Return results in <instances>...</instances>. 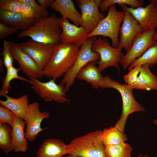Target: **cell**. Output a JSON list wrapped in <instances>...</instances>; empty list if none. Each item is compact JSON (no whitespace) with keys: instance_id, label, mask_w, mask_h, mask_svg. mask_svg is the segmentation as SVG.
I'll return each instance as SVG.
<instances>
[{"instance_id":"obj_1","label":"cell","mask_w":157,"mask_h":157,"mask_svg":"<svg viewBox=\"0 0 157 157\" xmlns=\"http://www.w3.org/2000/svg\"><path fill=\"white\" fill-rule=\"evenodd\" d=\"M79 50L73 44L61 43L54 47L52 57L43 71L44 76L56 80L63 76L74 65Z\"/></svg>"},{"instance_id":"obj_2","label":"cell","mask_w":157,"mask_h":157,"mask_svg":"<svg viewBox=\"0 0 157 157\" xmlns=\"http://www.w3.org/2000/svg\"><path fill=\"white\" fill-rule=\"evenodd\" d=\"M62 28L55 13L36 22L31 27L19 33V38L30 37L33 40L53 47L61 43L59 36Z\"/></svg>"},{"instance_id":"obj_3","label":"cell","mask_w":157,"mask_h":157,"mask_svg":"<svg viewBox=\"0 0 157 157\" xmlns=\"http://www.w3.org/2000/svg\"><path fill=\"white\" fill-rule=\"evenodd\" d=\"M102 131L97 130L72 140L66 147V155L81 157H106Z\"/></svg>"},{"instance_id":"obj_4","label":"cell","mask_w":157,"mask_h":157,"mask_svg":"<svg viewBox=\"0 0 157 157\" xmlns=\"http://www.w3.org/2000/svg\"><path fill=\"white\" fill-rule=\"evenodd\" d=\"M100 88H113L120 93L122 100V111L120 118L115 126L124 133L129 115L135 112H144V108L135 99L133 92V89L129 85L120 84L107 75L104 77L100 83Z\"/></svg>"},{"instance_id":"obj_5","label":"cell","mask_w":157,"mask_h":157,"mask_svg":"<svg viewBox=\"0 0 157 157\" xmlns=\"http://www.w3.org/2000/svg\"><path fill=\"white\" fill-rule=\"evenodd\" d=\"M125 12L118 11L116 4L111 5L107 16L99 23L95 29L88 35L87 38L99 35L108 37L111 40L112 46L118 47L120 27L123 21Z\"/></svg>"},{"instance_id":"obj_6","label":"cell","mask_w":157,"mask_h":157,"mask_svg":"<svg viewBox=\"0 0 157 157\" xmlns=\"http://www.w3.org/2000/svg\"><path fill=\"white\" fill-rule=\"evenodd\" d=\"M96 38L93 36L86 39L81 47L74 65L64 75L60 84L64 86L67 91L73 85L78 73L84 66L91 62H97L100 59L99 54L91 49L92 44Z\"/></svg>"},{"instance_id":"obj_7","label":"cell","mask_w":157,"mask_h":157,"mask_svg":"<svg viewBox=\"0 0 157 157\" xmlns=\"http://www.w3.org/2000/svg\"><path fill=\"white\" fill-rule=\"evenodd\" d=\"M91 49L100 55V59L97 63L98 67L101 72L110 67H115L119 71L118 64L124 55L121 52L122 49L112 47L107 39L102 38L100 36L94 40L91 45Z\"/></svg>"},{"instance_id":"obj_8","label":"cell","mask_w":157,"mask_h":157,"mask_svg":"<svg viewBox=\"0 0 157 157\" xmlns=\"http://www.w3.org/2000/svg\"><path fill=\"white\" fill-rule=\"evenodd\" d=\"M56 80L50 79L47 82H42L38 78H30L29 83L35 93L45 102L51 101L63 104L69 102V100L66 97L67 92L64 86L57 84Z\"/></svg>"},{"instance_id":"obj_9","label":"cell","mask_w":157,"mask_h":157,"mask_svg":"<svg viewBox=\"0 0 157 157\" xmlns=\"http://www.w3.org/2000/svg\"><path fill=\"white\" fill-rule=\"evenodd\" d=\"M102 0H76L81 12L80 26L89 33L93 31L105 15L100 13L99 6Z\"/></svg>"},{"instance_id":"obj_10","label":"cell","mask_w":157,"mask_h":157,"mask_svg":"<svg viewBox=\"0 0 157 157\" xmlns=\"http://www.w3.org/2000/svg\"><path fill=\"white\" fill-rule=\"evenodd\" d=\"M145 7H129L125 4L118 5L123 10L130 13L141 25L143 32L157 27V0H149Z\"/></svg>"},{"instance_id":"obj_11","label":"cell","mask_w":157,"mask_h":157,"mask_svg":"<svg viewBox=\"0 0 157 157\" xmlns=\"http://www.w3.org/2000/svg\"><path fill=\"white\" fill-rule=\"evenodd\" d=\"M156 29L143 32L134 40L130 49L126 52L120 62L123 70L128 68L135 60L140 57L157 41L154 39Z\"/></svg>"},{"instance_id":"obj_12","label":"cell","mask_w":157,"mask_h":157,"mask_svg":"<svg viewBox=\"0 0 157 157\" xmlns=\"http://www.w3.org/2000/svg\"><path fill=\"white\" fill-rule=\"evenodd\" d=\"M49 116L48 112L40 111L38 102L34 101L29 104L24 119L26 125L25 137L28 140L33 142L40 133L46 129L42 128L41 124L44 119Z\"/></svg>"},{"instance_id":"obj_13","label":"cell","mask_w":157,"mask_h":157,"mask_svg":"<svg viewBox=\"0 0 157 157\" xmlns=\"http://www.w3.org/2000/svg\"><path fill=\"white\" fill-rule=\"evenodd\" d=\"M19 44L21 49L34 60L39 69L43 71L52 57L54 47L36 42L31 38Z\"/></svg>"},{"instance_id":"obj_14","label":"cell","mask_w":157,"mask_h":157,"mask_svg":"<svg viewBox=\"0 0 157 157\" xmlns=\"http://www.w3.org/2000/svg\"><path fill=\"white\" fill-rule=\"evenodd\" d=\"M125 12L120 27L118 47L126 52L130 49L136 37L143 32L141 26L129 12Z\"/></svg>"},{"instance_id":"obj_15","label":"cell","mask_w":157,"mask_h":157,"mask_svg":"<svg viewBox=\"0 0 157 157\" xmlns=\"http://www.w3.org/2000/svg\"><path fill=\"white\" fill-rule=\"evenodd\" d=\"M58 20L62 28L59 36L60 42L81 47L89 33L81 26L71 24L67 19L61 17H58Z\"/></svg>"},{"instance_id":"obj_16","label":"cell","mask_w":157,"mask_h":157,"mask_svg":"<svg viewBox=\"0 0 157 157\" xmlns=\"http://www.w3.org/2000/svg\"><path fill=\"white\" fill-rule=\"evenodd\" d=\"M10 49L14 59L16 60L21 70L27 76L41 78L44 76L43 71L40 70L34 60L20 48L19 43L10 42Z\"/></svg>"},{"instance_id":"obj_17","label":"cell","mask_w":157,"mask_h":157,"mask_svg":"<svg viewBox=\"0 0 157 157\" xmlns=\"http://www.w3.org/2000/svg\"><path fill=\"white\" fill-rule=\"evenodd\" d=\"M24 120L15 115L11 126L12 134V147L15 152H26L28 149V140L25 137Z\"/></svg>"},{"instance_id":"obj_18","label":"cell","mask_w":157,"mask_h":157,"mask_svg":"<svg viewBox=\"0 0 157 157\" xmlns=\"http://www.w3.org/2000/svg\"><path fill=\"white\" fill-rule=\"evenodd\" d=\"M66 145L60 139H47L38 149L36 157H62L66 155Z\"/></svg>"},{"instance_id":"obj_19","label":"cell","mask_w":157,"mask_h":157,"mask_svg":"<svg viewBox=\"0 0 157 157\" xmlns=\"http://www.w3.org/2000/svg\"><path fill=\"white\" fill-rule=\"evenodd\" d=\"M0 22L9 26L15 27L21 31L28 29L37 21L35 18L27 19L23 17L19 13L0 9Z\"/></svg>"},{"instance_id":"obj_20","label":"cell","mask_w":157,"mask_h":157,"mask_svg":"<svg viewBox=\"0 0 157 157\" xmlns=\"http://www.w3.org/2000/svg\"><path fill=\"white\" fill-rule=\"evenodd\" d=\"M50 6L51 8L59 12L64 18L69 19L73 24L80 25L81 14L76 8L72 0H55Z\"/></svg>"},{"instance_id":"obj_21","label":"cell","mask_w":157,"mask_h":157,"mask_svg":"<svg viewBox=\"0 0 157 157\" xmlns=\"http://www.w3.org/2000/svg\"><path fill=\"white\" fill-rule=\"evenodd\" d=\"M129 85L133 90H157V77L151 71L148 64H143L136 81Z\"/></svg>"},{"instance_id":"obj_22","label":"cell","mask_w":157,"mask_h":157,"mask_svg":"<svg viewBox=\"0 0 157 157\" xmlns=\"http://www.w3.org/2000/svg\"><path fill=\"white\" fill-rule=\"evenodd\" d=\"M5 101L0 100L1 105L6 107L17 116L24 120L29 104L27 95H22L17 98L11 97L7 94L4 96Z\"/></svg>"},{"instance_id":"obj_23","label":"cell","mask_w":157,"mask_h":157,"mask_svg":"<svg viewBox=\"0 0 157 157\" xmlns=\"http://www.w3.org/2000/svg\"><path fill=\"white\" fill-rule=\"evenodd\" d=\"M96 63L91 62L84 66L78 72L76 78L86 81L90 84L93 88L97 89L104 76L98 67Z\"/></svg>"},{"instance_id":"obj_24","label":"cell","mask_w":157,"mask_h":157,"mask_svg":"<svg viewBox=\"0 0 157 157\" xmlns=\"http://www.w3.org/2000/svg\"><path fill=\"white\" fill-rule=\"evenodd\" d=\"M127 140L126 135L115 126L105 128L102 131V140L104 146L118 144Z\"/></svg>"},{"instance_id":"obj_25","label":"cell","mask_w":157,"mask_h":157,"mask_svg":"<svg viewBox=\"0 0 157 157\" xmlns=\"http://www.w3.org/2000/svg\"><path fill=\"white\" fill-rule=\"evenodd\" d=\"M144 64H148L149 68L157 65V41L140 57L134 60L128 68V70L130 71L136 66Z\"/></svg>"},{"instance_id":"obj_26","label":"cell","mask_w":157,"mask_h":157,"mask_svg":"<svg viewBox=\"0 0 157 157\" xmlns=\"http://www.w3.org/2000/svg\"><path fill=\"white\" fill-rule=\"evenodd\" d=\"M12 130L10 126L0 121V147L6 154L13 150Z\"/></svg>"},{"instance_id":"obj_27","label":"cell","mask_w":157,"mask_h":157,"mask_svg":"<svg viewBox=\"0 0 157 157\" xmlns=\"http://www.w3.org/2000/svg\"><path fill=\"white\" fill-rule=\"evenodd\" d=\"M132 148L125 142L120 144L104 146V151L106 157H131Z\"/></svg>"},{"instance_id":"obj_28","label":"cell","mask_w":157,"mask_h":157,"mask_svg":"<svg viewBox=\"0 0 157 157\" xmlns=\"http://www.w3.org/2000/svg\"><path fill=\"white\" fill-rule=\"evenodd\" d=\"M21 70L19 67L16 68L13 66L7 69V72L5 77L3 78L1 77L2 82L0 91V96H2L7 94L9 89L11 88L10 83L13 79H17L29 83V80H28L22 76L18 75V72Z\"/></svg>"},{"instance_id":"obj_29","label":"cell","mask_w":157,"mask_h":157,"mask_svg":"<svg viewBox=\"0 0 157 157\" xmlns=\"http://www.w3.org/2000/svg\"><path fill=\"white\" fill-rule=\"evenodd\" d=\"M144 1L141 0H104L100 4L99 9L101 13L108 10L111 5L116 4L118 5L126 4L131 7L136 8L142 7Z\"/></svg>"},{"instance_id":"obj_30","label":"cell","mask_w":157,"mask_h":157,"mask_svg":"<svg viewBox=\"0 0 157 157\" xmlns=\"http://www.w3.org/2000/svg\"><path fill=\"white\" fill-rule=\"evenodd\" d=\"M26 3L29 5L33 11L34 18L37 21L41 19L48 17L49 12L47 9H45L38 5L35 0H21Z\"/></svg>"},{"instance_id":"obj_31","label":"cell","mask_w":157,"mask_h":157,"mask_svg":"<svg viewBox=\"0 0 157 157\" xmlns=\"http://www.w3.org/2000/svg\"><path fill=\"white\" fill-rule=\"evenodd\" d=\"M10 42L3 39V48L1 53V55L3 57L4 65L6 69L13 66L14 62V59L10 51Z\"/></svg>"},{"instance_id":"obj_32","label":"cell","mask_w":157,"mask_h":157,"mask_svg":"<svg viewBox=\"0 0 157 157\" xmlns=\"http://www.w3.org/2000/svg\"><path fill=\"white\" fill-rule=\"evenodd\" d=\"M19 0H0V8L7 11L19 13Z\"/></svg>"},{"instance_id":"obj_33","label":"cell","mask_w":157,"mask_h":157,"mask_svg":"<svg viewBox=\"0 0 157 157\" xmlns=\"http://www.w3.org/2000/svg\"><path fill=\"white\" fill-rule=\"evenodd\" d=\"M15 115L9 109L4 106H0V121L6 123L11 127L14 120Z\"/></svg>"},{"instance_id":"obj_34","label":"cell","mask_w":157,"mask_h":157,"mask_svg":"<svg viewBox=\"0 0 157 157\" xmlns=\"http://www.w3.org/2000/svg\"><path fill=\"white\" fill-rule=\"evenodd\" d=\"M141 65L135 66L124 75L123 78L127 84L131 85L136 81L140 71Z\"/></svg>"},{"instance_id":"obj_35","label":"cell","mask_w":157,"mask_h":157,"mask_svg":"<svg viewBox=\"0 0 157 157\" xmlns=\"http://www.w3.org/2000/svg\"><path fill=\"white\" fill-rule=\"evenodd\" d=\"M20 1L19 13L24 18L27 19L34 18L33 10L29 4Z\"/></svg>"},{"instance_id":"obj_36","label":"cell","mask_w":157,"mask_h":157,"mask_svg":"<svg viewBox=\"0 0 157 157\" xmlns=\"http://www.w3.org/2000/svg\"><path fill=\"white\" fill-rule=\"evenodd\" d=\"M18 30L15 27L7 26L0 22V39H4L9 35L16 32Z\"/></svg>"},{"instance_id":"obj_37","label":"cell","mask_w":157,"mask_h":157,"mask_svg":"<svg viewBox=\"0 0 157 157\" xmlns=\"http://www.w3.org/2000/svg\"><path fill=\"white\" fill-rule=\"evenodd\" d=\"M54 1V0H38V3L43 8L47 9V8L50 6L51 4Z\"/></svg>"},{"instance_id":"obj_38","label":"cell","mask_w":157,"mask_h":157,"mask_svg":"<svg viewBox=\"0 0 157 157\" xmlns=\"http://www.w3.org/2000/svg\"><path fill=\"white\" fill-rule=\"evenodd\" d=\"M3 60L0 59V72L1 73H3L4 72L3 70Z\"/></svg>"},{"instance_id":"obj_39","label":"cell","mask_w":157,"mask_h":157,"mask_svg":"<svg viewBox=\"0 0 157 157\" xmlns=\"http://www.w3.org/2000/svg\"><path fill=\"white\" fill-rule=\"evenodd\" d=\"M138 157H148V156L147 155L142 156V154H140L138 156Z\"/></svg>"},{"instance_id":"obj_40","label":"cell","mask_w":157,"mask_h":157,"mask_svg":"<svg viewBox=\"0 0 157 157\" xmlns=\"http://www.w3.org/2000/svg\"><path fill=\"white\" fill-rule=\"evenodd\" d=\"M154 39L156 40L157 41V31H156V32L154 35Z\"/></svg>"},{"instance_id":"obj_41","label":"cell","mask_w":157,"mask_h":157,"mask_svg":"<svg viewBox=\"0 0 157 157\" xmlns=\"http://www.w3.org/2000/svg\"><path fill=\"white\" fill-rule=\"evenodd\" d=\"M64 157H81L68 155L67 156H65Z\"/></svg>"},{"instance_id":"obj_42","label":"cell","mask_w":157,"mask_h":157,"mask_svg":"<svg viewBox=\"0 0 157 157\" xmlns=\"http://www.w3.org/2000/svg\"><path fill=\"white\" fill-rule=\"evenodd\" d=\"M153 122L154 124L157 125V119L154 120Z\"/></svg>"}]
</instances>
